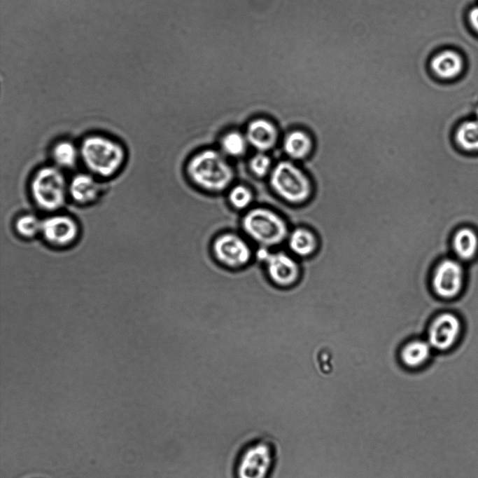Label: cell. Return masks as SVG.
<instances>
[{
    "label": "cell",
    "mask_w": 478,
    "mask_h": 478,
    "mask_svg": "<svg viewBox=\"0 0 478 478\" xmlns=\"http://www.w3.org/2000/svg\"><path fill=\"white\" fill-rule=\"evenodd\" d=\"M80 160L90 173L108 178L123 166L126 152L116 140L99 134L85 137L79 146Z\"/></svg>",
    "instance_id": "1"
},
{
    "label": "cell",
    "mask_w": 478,
    "mask_h": 478,
    "mask_svg": "<svg viewBox=\"0 0 478 478\" xmlns=\"http://www.w3.org/2000/svg\"><path fill=\"white\" fill-rule=\"evenodd\" d=\"M274 191L285 201L295 205L307 204L314 193V182L304 168L290 161L277 163L270 176Z\"/></svg>",
    "instance_id": "2"
},
{
    "label": "cell",
    "mask_w": 478,
    "mask_h": 478,
    "mask_svg": "<svg viewBox=\"0 0 478 478\" xmlns=\"http://www.w3.org/2000/svg\"><path fill=\"white\" fill-rule=\"evenodd\" d=\"M241 226L257 247L274 250L287 240L289 229L284 219L265 208H255L244 217Z\"/></svg>",
    "instance_id": "3"
},
{
    "label": "cell",
    "mask_w": 478,
    "mask_h": 478,
    "mask_svg": "<svg viewBox=\"0 0 478 478\" xmlns=\"http://www.w3.org/2000/svg\"><path fill=\"white\" fill-rule=\"evenodd\" d=\"M187 171L195 184L210 191L225 189L234 178L232 168L214 150H205L195 156L188 163Z\"/></svg>",
    "instance_id": "4"
},
{
    "label": "cell",
    "mask_w": 478,
    "mask_h": 478,
    "mask_svg": "<svg viewBox=\"0 0 478 478\" xmlns=\"http://www.w3.org/2000/svg\"><path fill=\"white\" fill-rule=\"evenodd\" d=\"M68 186L69 182L60 168L46 165L34 175L30 182V193L39 209L54 212L65 204L69 196Z\"/></svg>",
    "instance_id": "5"
},
{
    "label": "cell",
    "mask_w": 478,
    "mask_h": 478,
    "mask_svg": "<svg viewBox=\"0 0 478 478\" xmlns=\"http://www.w3.org/2000/svg\"><path fill=\"white\" fill-rule=\"evenodd\" d=\"M276 462L275 446L266 439H253L239 451L233 467L234 478H270Z\"/></svg>",
    "instance_id": "6"
},
{
    "label": "cell",
    "mask_w": 478,
    "mask_h": 478,
    "mask_svg": "<svg viewBox=\"0 0 478 478\" xmlns=\"http://www.w3.org/2000/svg\"><path fill=\"white\" fill-rule=\"evenodd\" d=\"M255 249L241 235L226 232L214 237L211 250L216 261L225 268L238 271L255 261Z\"/></svg>",
    "instance_id": "7"
},
{
    "label": "cell",
    "mask_w": 478,
    "mask_h": 478,
    "mask_svg": "<svg viewBox=\"0 0 478 478\" xmlns=\"http://www.w3.org/2000/svg\"><path fill=\"white\" fill-rule=\"evenodd\" d=\"M255 259L262 264L268 279L275 286L290 288L297 284L300 266L287 252L255 247Z\"/></svg>",
    "instance_id": "8"
},
{
    "label": "cell",
    "mask_w": 478,
    "mask_h": 478,
    "mask_svg": "<svg viewBox=\"0 0 478 478\" xmlns=\"http://www.w3.org/2000/svg\"><path fill=\"white\" fill-rule=\"evenodd\" d=\"M464 264L455 257L443 258L436 265L431 280L435 294L444 300L461 296L466 285Z\"/></svg>",
    "instance_id": "9"
},
{
    "label": "cell",
    "mask_w": 478,
    "mask_h": 478,
    "mask_svg": "<svg viewBox=\"0 0 478 478\" xmlns=\"http://www.w3.org/2000/svg\"><path fill=\"white\" fill-rule=\"evenodd\" d=\"M464 325L459 315L445 311L437 315L428 328V342L440 352L456 347L463 333Z\"/></svg>",
    "instance_id": "10"
},
{
    "label": "cell",
    "mask_w": 478,
    "mask_h": 478,
    "mask_svg": "<svg viewBox=\"0 0 478 478\" xmlns=\"http://www.w3.org/2000/svg\"><path fill=\"white\" fill-rule=\"evenodd\" d=\"M78 233V223L69 215L55 214L42 220L41 234L53 246L69 245L76 240Z\"/></svg>",
    "instance_id": "11"
},
{
    "label": "cell",
    "mask_w": 478,
    "mask_h": 478,
    "mask_svg": "<svg viewBox=\"0 0 478 478\" xmlns=\"http://www.w3.org/2000/svg\"><path fill=\"white\" fill-rule=\"evenodd\" d=\"M462 55L452 49H444L434 54L429 61V69L439 79L451 80L459 76L464 69Z\"/></svg>",
    "instance_id": "12"
},
{
    "label": "cell",
    "mask_w": 478,
    "mask_h": 478,
    "mask_svg": "<svg viewBox=\"0 0 478 478\" xmlns=\"http://www.w3.org/2000/svg\"><path fill=\"white\" fill-rule=\"evenodd\" d=\"M97 178L90 172L75 175L69 182V196L80 205L96 201L101 193V184Z\"/></svg>",
    "instance_id": "13"
},
{
    "label": "cell",
    "mask_w": 478,
    "mask_h": 478,
    "mask_svg": "<svg viewBox=\"0 0 478 478\" xmlns=\"http://www.w3.org/2000/svg\"><path fill=\"white\" fill-rule=\"evenodd\" d=\"M315 145L314 137L309 130L305 128H295L285 136L283 148L290 158L304 162L311 156Z\"/></svg>",
    "instance_id": "14"
},
{
    "label": "cell",
    "mask_w": 478,
    "mask_h": 478,
    "mask_svg": "<svg viewBox=\"0 0 478 478\" xmlns=\"http://www.w3.org/2000/svg\"><path fill=\"white\" fill-rule=\"evenodd\" d=\"M451 247L454 257L464 263L473 261L478 256V233L470 226H462L454 233Z\"/></svg>",
    "instance_id": "15"
},
{
    "label": "cell",
    "mask_w": 478,
    "mask_h": 478,
    "mask_svg": "<svg viewBox=\"0 0 478 478\" xmlns=\"http://www.w3.org/2000/svg\"><path fill=\"white\" fill-rule=\"evenodd\" d=\"M246 138L251 146L263 152L269 150L276 144L278 132L271 122L259 118L249 123Z\"/></svg>",
    "instance_id": "16"
},
{
    "label": "cell",
    "mask_w": 478,
    "mask_h": 478,
    "mask_svg": "<svg viewBox=\"0 0 478 478\" xmlns=\"http://www.w3.org/2000/svg\"><path fill=\"white\" fill-rule=\"evenodd\" d=\"M286 241L290 252L305 257L311 254L318 247V236L312 228L301 225L290 231Z\"/></svg>",
    "instance_id": "17"
},
{
    "label": "cell",
    "mask_w": 478,
    "mask_h": 478,
    "mask_svg": "<svg viewBox=\"0 0 478 478\" xmlns=\"http://www.w3.org/2000/svg\"><path fill=\"white\" fill-rule=\"evenodd\" d=\"M55 166L62 169L74 168L80 159V149L69 140H62L55 143L51 151Z\"/></svg>",
    "instance_id": "18"
},
{
    "label": "cell",
    "mask_w": 478,
    "mask_h": 478,
    "mask_svg": "<svg viewBox=\"0 0 478 478\" xmlns=\"http://www.w3.org/2000/svg\"><path fill=\"white\" fill-rule=\"evenodd\" d=\"M432 347L428 341H414L407 344L401 351L403 363L409 367H418L424 364L431 355Z\"/></svg>",
    "instance_id": "19"
},
{
    "label": "cell",
    "mask_w": 478,
    "mask_h": 478,
    "mask_svg": "<svg viewBox=\"0 0 478 478\" xmlns=\"http://www.w3.org/2000/svg\"><path fill=\"white\" fill-rule=\"evenodd\" d=\"M456 144L467 152H478V118L465 121L455 132Z\"/></svg>",
    "instance_id": "20"
},
{
    "label": "cell",
    "mask_w": 478,
    "mask_h": 478,
    "mask_svg": "<svg viewBox=\"0 0 478 478\" xmlns=\"http://www.w3.org/2000/svg\"><path fill=\"white\" fill-rule=\"evenodd\" d=\"M41 226L42 220L33 214H22L16 219L15 223L17 233L27 238H34L41 234Z\"/></svg>",
    "instance_id": "21"
},
{
    "label": "cell",
    "mask_w": 478,
    "mask_h": 478,
    "mask_svg": "<svg viewBox=\"0 0 478 478\" xmlns=\"http://www.w3.org/2000/svg\"><path fill=\"white\" fill-rule=\"evenodd\" d=\"M246 137L238 132L226 134L221 140V148L224 153L232 156H241L246 149Z\"/></svg>",
    "instance_id": "22"
},
{
    "label": "cell",
    "mask_w": 478,
    "mask_h": 478,
    "mask_svg": "<svg viewBox=\"0 0 478 478\" xmlns=\"http://www.w3.org/2000/svg\"><path fill=\"white\" fill-rule=\"evenodd\" d=\"M252 193L244 186H237L230 192L229 200L231 204L237 209L246 207L252 200Z\"/></svg>",
    "instance_id": "23"
},
{
    "label": "cell",
    "mask_w": 478,
    "mask_h": 478,
    "mask_svg": "<svg viewBox=\"0 0 478 478\" xmlns=\"http://www.w3.org/2000/svg\"><path fill=\"white\" fill-rule=\"evenodd\" d=\"M250 168L252 172L258 177H264L268 172L271 161L269 156L260 152L255 154L250 161Z\"/></svg>",
    "instance_id": "24"
},
{
    "label": "cell",
    "mask_w": 478,
    "mask_h": 478,
    "mask_svg": "<svg viewBox=\"0 0 478 478\" xmlns=\"http://www.w3.org/2000/svg\"><path fill=\"white\" fill-rule=\"evenodd\" d=\"M468 20L472 29L478 34V6L469 11Z\"/></svg>",
    "instance_id": "25"
}]
</instances>
